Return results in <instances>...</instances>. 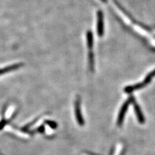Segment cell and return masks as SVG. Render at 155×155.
I'll return each instance as SVG.
<instances>
[{"instance_id":"6da1fadb","label":"cell","mask_w":155,"mask_h":155,"mask_svg":"<svg viewBox=\"0 0 155 155\" xmlns=\"http://www.w3.org/2000/svg\"><path fill=\"white\" fill-rule=\"evenodd\" d=\"M97 34L99 37H102L104 35V16L101 11L97 12V24H96Z\"/></svg>"},{"instance_id":"7a4b0ae2","label":"cell","mask_w":155,"mask_h":155,"mask_svg":"<svg viewBox=\"0 0 155 155\" xmlns=\"http://www.w3.org/2000/svg\"><path fill=\"white\" fill-rule=\"evenodd\" d=\"M133 96H130V98L125 101V102L123 104V105L122 106V108H121L120 113L118 116V119H117V125L118 126H121L124 122V117L125 116L126 112L127 110V108L129 105L130 104L132 103V100H133Z\"/></svg>"},{"instance_id":"3957f363","label":"cell","mask_w":155,"mask_h":155,"mask_svg":"<svg viewBox=\"0 0 155 155\" xmlns=\"http://www.w3.org/2000/svg\"><path fill=\"white\" fill-rule=\"evenodd\" d=\"M74 113H75V116L76 119L77 120V122L80 126H84L85 122L84 117L82 116L81 111L80 108V100L79 98H77L75 101L74 104Z\"/></svg>"},{"instance_id":"277c9868","label":"cell","mask_w":155,"mask_h":155,"mask_svg":"<svg viewBox=\"0 0 155 155\" xmlns=\"http://www.w3.org/2000/svg\"><path fill=\"white\" fill-rule=\"evenodd\" d=\"M132 104H133L134 111H135L136 115H137L138 122L142 124H144L145 122V117L142 113V111L141 109H140V106L138 105V104L137 103V101H135V99L134 98H133V100H132Z\"/></svg>"},{"instance_id":"5b68a950","label":"cell","mask_w":155,"mask_h":155,"mask_svg":"<svg viewBox=\"0 0 155 155\" xmlns=\"http://www.w3.org/2000/svg\"><path fill=\"white\" fill-rule=\"evenodd\" d=\"M145 86V85L143 84V82H142V83H139L135 85L126 87L124 89V91L126 93H131L133 91L142 89Z\"/></svg>"},{"instance_id":"8992f818","label":"cell","mask_w":155,"mask_h":155,"mask_svg":"<svg viewBox=\"0 0 155 155\" xmlns=\"http://www.w3.org/2000/svg\"><path fill=\"white\" fill-rule=\"evenodd\" d=\"M22 65H23L22 64H13L12 65L7 66L6 67H4L3 69H0V76L5 73H7L8 72L16 70L19 69L20 67H21Z\"/></svg>"},{"instance_id":"52a82bcc","label":"cell","mask_w":155,"mask_h":155,"mask_svg":"<svg viewBox=\"0 0 155 155\" xmlns=\"http://www.w3.org/2000/svg\"><path fill=\"white\" fill-rule=\"evenodd\" d=\"M86 39H87V47H88V48L90 51H92L94 45V38H93V32H92L91 31L87 32Z\"/></svg>"},{"instance_id":"ba28073f","label":"cell","mask_w":155,"mask_h":155,"mask_svg":"<svg viewBox=\"0 0 155 155\" xmlns=\"http://www.w3.org/2000/svg\"><path fill=\"white\" fill-rule=\"evenodd\" d=\"M89 64L91 70L93 71L94 69V53L92 51H90L89 53Z\"/></svg>"},{"instance_id":"9c48e42d","label":"cell","mask_w":155,"mask_h":155,"mask_svg":"<svg viewBox=\"0 0 155 155\" xmlns=\"http://www.w3.org/2000/svg\"><path fill=\"white\" fill-rule=\"evenodd\" d=\"M154 76H155V69L154 71H153L151 72H150V73L146 76V78H145L144 81H143V84L145 85V86L150 83V81H151L152 78Z\"/></svg>"},{"instance_id":"30bf717a","label":"cell","mask_w":155,"mask_h":155,"mask_svg":"<svg viewBox=\"0 0 155 155\" xmlns=\"http://www.w3.org/2000/svg\"><path fill=\"white\" fill-rule=\"evenodd\" d=\"M45 124H47L49 127L53 129H55L57 128L58 127V125L57 124L54 122V121H52V120H46L45 121Z\"/></svg>"},{"instance_id":"8fae6325","label":"cell","mask_w":155,"mask_h":155,"mask_svg":"<svg viewBox=\"0 0 155 155\" xmlns=\"http://www.w3.org/2000/svg\"><path fill=\"white\" fill-rule=\"evenodd\" d=\"M38 131H39L40 133H43L45 131V127H44V126L43 125H41V126H40V127H38Z\"/></svg>"},{"instance_id":"7c38bea8","label":"cell","mask_w":155,"mask_h":155,"mask_svg":"<svg viewBox=\"0 0 155 155\" xmlns=\"http://www.w3.org/2000/svg\"><path fill=\"white\" fill-rule=\"evenodd\" d=\"M101 2H104V3H106L107 2V0H101Z\"/></svg>"}]
</instances>
